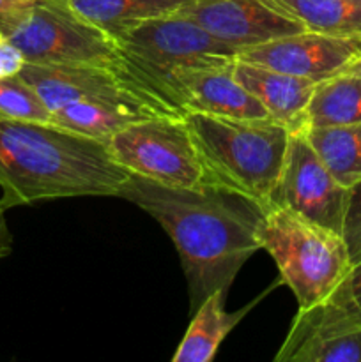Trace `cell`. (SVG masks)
Returning <instances> with one entry per match:
<instances>
[{
	"label": "cell",
	"mask_w": 361,
	"mask_h": 362,
	"mask_svg": "<svg viewBox=\"0 0 361 362\" xmlns=\"http://www.w3.org/2000/svg\"><path fill=\"white\" fill-rule=\"evenodd\" d=\"M177 14L193 20L237 52L304 28L262 0H191Z\"/></svg>",
	"instance_id": "7c38bea8"
},
{
	"label": "cell",
	"mask_w": 361,
	"mask_h": 362,
	"mask_svg": "<svg viewBox=\"0 0 361 362\" xmlns=\"http://www.w3.org/2000/svg\"><path fill=\"white\" fill-rule=\"evenodd\" d=\"M204 168V182L250 197L264 207L285 165L290 131L273 119L183 115Z\"/></svg>",
	"instance_id": "3957f363"
},
{
	"label": "cell",
	"mask_w": 361,
	"mask_h": 362,
	"mask_svg": "<svg viewBox=\"0 0 361 362\" xmlns=\"http://www.w3.org/2000/svg\"><path fill=\"white\" fill-rule=\"evenodd\" d=\"M20 76L34 88L50 112L81 101L145 99L177 108L165 95L122 66H39L27 62ZM179 110V108H177Z\"/></svg>",
	"instance_id": "9c48e42d"
},
{
	"label": "cell",
	"mask_w": 361,
	"mask_h": 362,
	"mask_svg": "<svg viewBox=\"0 0 361 362\" xmlns=\"http://www.w3.org/2000/svg\"><path fill=\"white\" fill-rule=\"evenodd\" d=\"M6 211L7 209L0 204V260L9 257L13 251V235H11L9 225H7Z\"/></svg>",
	"instance_id": "484cf974"
},
{
	"label": "cell",
	"mask_w": 361,
	"mask_h": 362,
	"mask_svg": "<svg viewBox=\"0 0 361 362\" xmlns=\"http://www.w3.org/2000/svg\"><path fill=\"white\" fill-rule=\"evenodd\" d=\"M117 197L147 212L173 240L193 311L216 290L229 292L241 267L260 250L268 207L229 187L163 186L131 173Z\"/></svg>",
	"instance_id": "6da1fadb"
},
{
	"label": "cell",
	"mask_w": 361,
	"mask_h": 362,
	"mask_svg": "<svg viewBox=\"0 0 361 362\" xmlns=\"http://www.w3.org/2000/svg\"><path fill=\"white\" fill-rule=\"evenodd\" d=\"M361 122V76L340 73L315 85L308 105V127Z\"/></svg>",
	"instance_id": "ffe728a7"
},
{
	"label": "cell",
	"mask_w": 361,
	"mask_h": 362,
	"mask_svg": "<svg viewBox=\"0 0 361 362\" xmlns=\"http://www.w3.org/2000/svg\"><path fill=\"white\" fill-rule=\"evenodd\" d=\"M180 117V110L145 99L126 101H81L52 113V124L81 136L108 144L113 134L130 124L152 117Z\"/></svg>",
	"instance_id": "9a60e30c"
},
{
	"label": "cell",
	"mask_w": 361,
	"mask_h": 362,
	"mask_svg": "<svg viewBox=\"0 0 361 362\" xmlns=\"http://www.w3.org/2000/svg\"><path fill=\"white\" fill-rule=\"evenodd\" d=\"M306 138L329 172L342 186L361 180V122L345 126L308 127Z\"/></svg>",
	"instance_id": "d6986e66"
},
{
	"label": "cell",
	"mask_w": 361,
	"mask_h": 362,
	"mask_svg": "<svg viewBox=\"0 0 361 362\" xmlns=\"http://www.w3.org/2000/svg\"><path fill=\"white\" fill-rule=\"evenodd\" d=\"M25 60L39 66H122L119 45L81 18L67 0H38L9 35Z\"/></svg>",
	"instance_id": "8992f818"
},
{
	"label": "cell",
	"mask_w": 361,
	"mask_h": 362,
	"mask_svg": "<svg viewBox=\"0 0 361 362\" xmlns=\"http://www.w3.org/2000/svg\"><path fill=\"white\" fill-rule=\"evenodd\" d=\"M343 73H353V74H360V76H361V55L357 57V59L354 60V62L350 64V66L347 67Z\"/></svg>",
	"instance_id": "4316f807"
},
{
	"label": "cell",
	"mask_w": 361,
	"mask_h": 362,
	"mask_svg": "<svg viewBox=\"0 0 361 362\" xmlns=\"http://www.w3.org/2000/svg\"><path fill=\"white\" fill-rule=\"evenodd\" d=\"M225 296L227 292L216 290L197 308L190 327L172 357L173 362H209L214 359L223 339L251 308L250 304L237 313H229L225 311Z\"/></svg>",
	"instance_id": "2e32d148"
},
{
	"label": "cell",
	"mask_w": 361,
	"mask_h": 362,
	"mask_svg": "<svg viewBox=\"0 0 361 362\" xmlns=\"http://www.w3.org/2000/svg\"><path fill=\"white\" fill-rule=\"evenodd\" d=\"M306 32L361 37V0H262Z\"/></svg>",
	"instance_id": "ac0fdd59"
},
{
	"label": "cell",
	"mask_w": 361,
	"mask_h": 362,
	"mask_svg": "<svg viewBox=\"0 0 361 362\" xmlns=\"http://www.w3.org/2000/svg\"><path fill=\"white\" fill-rule=\"evenodd\" d=\"M350 189L342 186L322 163L304 131L290 133L285 165L273 191L271 204L343 233Z\"/></svg>",
	"instance_id": "ba28073f"
},
{
	"label": "cell",
	"mask_w": 361,
	"mask_h": 362,
	"mask_svg": "<svg viewBox=\"0 0 361 362\" xmlns=\"http://www.w3.org/2000/svg\"><path fill=\"white\" fill-rule=\"evenodd\" d=\"M38 0H0V34L9 37L28 18Z\"/></svg>",
	"instance_id": "cb8c5ba5"
},
{
	"label": "cell",
	"mask_w": 361,
	"mask_h": 362,
	"mask_svg": "<svg viewBox=\"0 0 361 362\" xmlns=\"http://www.w3.org/2000/svg\"><path fill=\"white\" fill-rule=\"evenodd\" d=\"M106 145L113 159L133 175L173 187L204 182L200 156L183 115L138 120Z\"/></svg>",
	"instance_id": "52a82bcc"
},
{
	"label": "cell",
	"mask_w": 361,
	"mask_h": 362,
	"mask_svg": "<svg viewBox=\"0 0 361 362\" xmlns=\"http://www.w3.org/2000/svg\"><path fill=\"white\" fill-rule=\"evenodd\" d=\"M343 239L349 247L350 262L361 260V180L350 187L349 205H347L345 223H343Z\"/></svg>",
	"instance_id": "603a6c76"
},
{
	"label": "cell",
	"mask_w": 361,
	"mask_h": 362,
	"mask_svg": "<svg viewBox=\"0 0 361 362\" xmlns=\"http://www.w3.org/2000/svg\"><path fill=\"white\" fill-rule=\"evenodd\" d=\"M131 173L105 141L55 124L0 119V204L6 209L71 197H117Z\"/></svg>",
	"instance_id": "7a4b0ae2"
},
{
	"label": "cell",
	"mask_w": 361,
	"mask_h": 362,
	"mask_svg": "<svg viewBox=\"0 0 361 362\" xmlns=\"http://www.w3.org/2000/svg\"><path fill=\"white\" fill-rule=\"evenodd\" d=\"M191 0H67L81 18L117 41L131 28L168 16Z\"/></svg>",
	"instance_id": "e0dca14e"
},
{
	"label": "cell",
	"mask_w": 361,
	"mask_h": 362,
	"mask_svg": "<svg viewBox=\"0 0 361 362\" xmlns=\"http://www.w3.org/2000/svg\"><path fill=\"white\" fill-rule=\"evenodd\" d=\"M258 240L276 262L299 310L324 303L353 267L343 235L282 205L265 209Z\"/></svg>",
	"instance_id": "277c9868"
},
{
	"label": "cell",
	"mask_w": 361,
	"mask_h": 362,
	"mask_svg": "<svg viewBox=\"0 0 361 362\" xmlns=\"http://www.w3.org/2000/svg\"><path fill=\"white\" fill-rule=\"evenodd\" d=\"M27 64L21 49L7 35L0 34V80L16 76Z\"/></svg>",
	"instance_id": "d4e9b609"
},
{
	"label": "cell",
	"mask_w": 361,
	"mask_h": 362,
	"mask_svg": "<svg viewBox=\"0 0 361 362\" xmlns=\"http://www.w3.org/2000/svg\"><path fill=\"white\" fill-rule=\"evenodd\" d=\"M276 362H361V325L326 306L299 310Z\"/></svg>",
	"instance_id": "4fadbf2b"
},
{
	"label": "cell",
	"mask_w": 361,
	"mask_h": 362,
	"mask_svg": "<svg viewBox=\"0 0 361 362\" xmlns=\"http://www.w3.org/2000/svg\"><path fill=\"white\" fill-rule=\"evenodd\" d=\"M361 55V37L299 32L239 52L237 59L315 83L343 73Z\"/></svg>",
	"instance_id": "8fae6325"
},
{
	"label": "cell",
	"mask_w": 361,
	"mask_h": 362,
	"mask_svg": "<svg viewBox=\"0 0 361 362\" xmlns=\"http://www.w3.org/2000/svg\"><path fill=\"white\" fill-rule=\"evenodd\" d=\"M0 119L52 124V112L38 92L16 74L0 80Z\"/></svg>",
	"instance_id": "44dd1931"
},
{
	"label": "cell",
	"mask_w": 361,
	"mask_h": 362,
	"mask_svg": "<svg viewBox=\"0 0 361 362\" xmlns=\"http://www.w3.org/2000/svg\"><path fill=\"white\" fill-rule=\"evenodd\" d=\"M234 76L260 101L271 119L283 124L290 133L308 129V105L315 81L239 59L234 62Z\"/></svg>",
	"instance_id": "5bb4252c"
},
{
	"label": "cell",
	"mask_w": 361,
	"mask_h": 362,
	"mask_svg": "<svg viewBox=\"0 0 361 362\" xmlns=\"http://www.w3.org/2000/svg\"><path fill=\"white\" fill-rule=\"evenodd\" d=\"M324 304L342 315L350 324L361 325V260L350 267Z\"/></svg>",
	"instance_id": "7402d4cb"
},
{
	"label": "cell",
	"mask_w": 361,
	"mask_h": 362,
	"mask_svg": "<svg viewBox=\"0 0 361 362\" xmlns=\"http://www.w3.org/2000/svg\"><path fill=\"white\" fill-rule=\"evenodd\" d=\"M154 83L183 113L271 119L260 101L236 80L234 64L218 67H179L158 76Z\"/></svg>",
	"instance_id": "30bf717a"
},
{
	"label": "cell",
	"mask_w": 361,
	"mask_h": 362,
	"mask_svg": "<svg viewBox=\"0 0 361 362\" xmlns=\"http://www.w3.org/2000/svg\"><path fill=\"white\" fill-rule=\"evenodd\" d=\"M115 42L126 66L158 92L156 78L168 71L232 66L239 55L234 46L219 41L193 20L177 13L145 21L120 35Z\"/></svg>",
	"instance_id": "5b68a950"
}]
</instances>
